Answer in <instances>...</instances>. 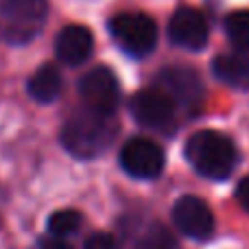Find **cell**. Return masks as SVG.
<instances>
[{
  "label": "cell",
  "mask_w": 249,
  "mask_h": 249,
  "mask_svg": "<svg viewBox=\"0 0 249 249\" xmlns=\"http://www.w3.org/2000/svg\"><path fill=\"white\" fill-rule=\"evenodd\" d=\"M118 127L114 116L96 114L83 107L74 112L61 127V144L77 160H94L112 146Z\"/></svg>",
  "instance_id": "obj_1"
},
{
  "label": "cell",
  "mask_w": 249,
  "mask_h": 249,
  "mask_svg": "<svg viewBox=\"0 0 249 249\" xmlns=\"http://www.w3.org/2000/svg\"><path fill=\"white\" fill-rule=\"evenodd\" d=\"M186 160L190 166L208 179H228L238 164V149L228 136L203 129L188 138Z\"/></svg>",
  "instance_id": "obj_2"
},
{
  "label": "cell",
  "mask_w": 249,
  "mask_h": 249,
  "mask_svg": "<svg viewBox=\"0 0 249 249\" xmlns=\"http://www.w3.org/2000/svg\"><path fill=\"white\" fill-rule=\"evenodd\" d=\"M48 0H0V42L24 46L42 33Z\"/></svg>",
  "instance_id": "obj_3"
},
{
  "label": "cell",
  "mask_w": 249,
  "mask_h": 249,
  "mask_svg": "<svg viewBox=\"0 0 249 249\" xmlns=\"http://www.w3.org/2000/svg\"><path fill=\"white\" fill-rule=\"evenodd\" d=\"M109 33L116 46L129 57H146L158 42V26L153 18L140 11H124L114 16L109 20Z\"/></svg>",
  "instance_id": "obj_4"
},
{
  "label": "cell",
  "mask_w": 249,
  "mask_h": 249,
  "mask_svg": "<svg viewBox=\"0 0 249 249\" xmlns=\"http://www.w3.org/2000/svg\"><path fill=\"white\" fill-rule=\"evenodd\" d=\"M79 96L83 101V107L96 114L114 116L121 103V86H118L116 74L105 66L92 68L79 79Z\"/></svg>",
  "instance_id": "obj_5"
},
{
  "label": "cell",
  "mask_w": 249,
  "mask_h": 249,
  "mask_svg": "<svg viewBox=\"0 0 249 249\" xmlns=\"http://www.w3.org/2000/svg\"><path fill=\"white\" fill-rule=\"evenodd\" d=\"M155 88L162 90L177 107L197 109L203 103V83L188 66H171L158 72Z\"/></svg>",
  "instance_id": "obj_6"
},
{
  "label": "cell",
  "mask_w": 249,
  "mask_h": 249,
  "mask_svg": "<svg viewBox=\"0 0 249 249\" xmlns=\"http://www.w3.org/2000/svg\"><path fill=\"white\" fill-rule=\"evenodd\" d=\"M129 112L138 124L155 129V131H164V129H171V124L175 123L177 105L162 90L149 88V90H140L131 96Z\"/></svg>",
  "instance_id": "obj_7"
},
{
  "label": "cell",
  "mask_w": 249,
  "mask_h": 249,
  "mask_svg": "<svg viewBox=\"0 0 249 249\" xmlns=\"http://www.w3.org/2000/svg\"><path fill=\"white\" fill-rule=\"evenodd\" d=\"M121 166L136 179H155L164 171V151L149 138H131L121 149Z\"/></svg>",
  "instance_id": "obj_8"
},
{
  "label": "cell",
  "mask_w": 249,
  "mask_h": 249,
  "mask_svg": "<svg viewBox=\"0 0 249 249\" xmlns=\"http://www.w3.org/2000/svg\"><path fill=\"white\" fill-rule=\"evenodd\" d=\"M173 221L184 236L195 241L210 238L214 232V214L208 203L195 195H184L181 199H177L173 208Z\"/></svg>",
  "instance_id": "obj_9"
},
{
  "label": "cell",
  "mask_w": 249,
  "mask_h": 249,
  "mask_svg": "<svg viewBox=\"0 0 249 249\" xmlns=\"http://www.w3.org/2000/svg\"><path fill=\"white\" fill-rule=\"evenodd\" d=\"M171 42L188 51H201L208 44V22L197 9L181 7L173 13L168 22Z\"/></svg>",
  "instance_id": "obj_10"
},
{
  "label": "cell",
  "mask_w": 249,
  "mask_h": 249,
  "mask_svg": "<svg viewBox=\"0 0 249 249\" xmlns=\"http://www.w3.org/2000/svg\"><path fill=\"white\" fill-rule=\"evenodd\" d=\"M94 51V35L88 26L68 24L57 33L55 53L66 66H81Z\"/></svg>",
  "instance_id": "obj_11"
},
{
  "label": "cell",
  "mask_w": 249,
  "mask_h": 249,
  "mask_svg": "<svg viewBox=\"0 0 249 249\" xmlns=\"http://www.w3.org/2000/svg\"><path fill=\"white\" fill-rule=\"evenodd\" d=\"M212 72L225 86L238 88V90H249V53L236 51V53L219 55L212 61Z\"/></svg>",
  "instance_id": "obj_12"
},
{
  "label": "cell",
  "mask_w": 249,
  "mask_h": 249,
  "mask_svg": "<svg viewBox=\"0 0 249 249\" xmlns=\"http://www.w3.org/2000/svg\"><path fill=\"white\" fill-rule=\"evenodd\" d=\"M29 96L37 103L46 105V103H55L59 99L61 90H64V79L61 72L57 70V66L53 64H44L31 74L29 83H26Z\"/></svg>",
  "instance_id": "obj_13"
},
{
  "label": "cell",
  "mask_w": 249,
  "mask_h": 249,
  "mask_svg": "<svg viewBox=\"0 0 249 249\" xmlns=\"http://www.w3.org/2000/svg\"><path fill=\"white\" fill-rule=\"evenodd\" d=\"M83 223V216L79 210H72V208H64V210H57L48 216L46 221V230L51 236L57 238H68L72 234L79 232Z\"/></svg>",
  "instance_id": "obj_14"
},
{
  "label": "cell",
  "mask_w": 249,
  "mask_h": 249,
  "mask_svg": "<svg viewBox=\"0 0 249 249\" xmlns=\"http://www.w3.org/2000/svg\"><path fill=\"white\" fill-rule=\"evenodd\" d=\"M228 39L238 51H249V11H232L225 18Z\"/></svg>",
  "instance_id": "obj_15"
},
{
  "label": "cell",
  "mask_w": 249,
  "mask_h": 249,
  "mask_svg": "<svg viewBox=\"0 0 249 249\" xmlns=\"http://www.w3.org/2000/svg\"><path fill=\"white\" fill-rule=\"evenodd\" d=\"M133 249H179V245H177L175 236H173L164 225L153 223L140 236V241L136 243Z\"/></svg>",
  "instance_id": "obj_16"
},
{
  "label": "cell",
  "mask_w": 249,
  "mask_h": 249,
  "mask_svg": "<svg viewBox=\"0 0 249 249\" xmlns=\"http://www.w3.org/2000/svg\"><path fill=\"white\" fill-rule=\"evenodd\" d=\"M83 249H118V243L112 234L99 232V234H92V236L88 238Z\"/></svg>",
  "instance_id": "obj_17"
},
{
  "label": "cell",
  "mask_w": 249,
  "mask_h": 249,
  "mask_svg": "<svg viewBox=\"0 0 249 249\" xmlns=\"http://www.w3.org/2000/svg\"><path fill=\"white\" fill-rule=\"evenodd\" d=\"M35 249H72V245H70L66 238H57V236H44L37 241V245H35Z\"/></svg>",
  "instance_id": "obj_18"
},
{
  "label": "cell",
  "mask_w": 249,
  "mask_h": 249,
  "mask_svg": "<svg viewBox=\"0 0 249 249\" xmlns=\"http://www.w3.org/2000/svg\"><path fill=\"white\" fill-rule=\"evenodd\" d=\"M236 199H238V203L243 206V210L249 212V175H247V177H243V179L238 181Z\"/></svg>",
  "instance_id": "obj_19"
}]
</instances>
